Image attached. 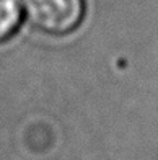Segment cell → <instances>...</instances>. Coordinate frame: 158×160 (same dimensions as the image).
<instances>
[{"label": "cell", "instance_id": "obj_1", "mask_svg": "<svg viewBox=\"0 0 158 160\" xmlns=\"http://www.w3.org/2000/svg\"><path fill=\"white\" fill-rule=\"evenodd\" d=\"M23 15L38 31L64 36L82 23L85 0H23Z\"/></svg>", "mask_w": 158, "mask_h": 160}, {"label": "cell", "instance_id": "obj_2", "mask_svg": "<svg viewBox=\"0 0 158 160\" xmlns=\"http://www.w3.org/2000/svg\"><path fill=\"white\" fill-rule=\"evenodd\" d=\"M23 18V0H0V42L17 33Z\"/></svg>", "mask_w": 158, "mask_h": 160}]
</instances>
